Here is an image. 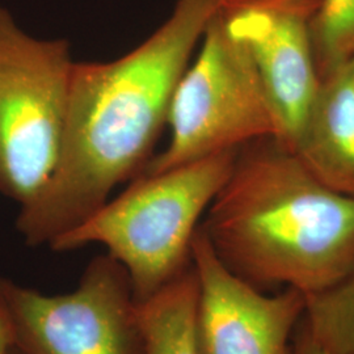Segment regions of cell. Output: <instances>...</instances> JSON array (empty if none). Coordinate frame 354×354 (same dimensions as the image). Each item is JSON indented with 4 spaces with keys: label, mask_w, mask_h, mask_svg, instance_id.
Here are the masks:
<instances>
[{
    "label": "cell",
    "mask_w": 354,
    "mask_h": 354,
    "mask_svg": "<svg viewBox=\"0 0 354 354\" xmlns=\"http://www.w3.org/2000/svg\"><path fill=\"white\" fill-rule=\"evenodd\" d=\"M222 0H177L136 49L111 62H76L64 134L50 180L20 207L16 230L29 247L50 245L140 175L168 122L177 83Z\"/></svg>",
    "instance_id": "6da1fadb"
},
{
    "label": "cell",
    "mask_w": 354,
    "mask_h": 354,
    "mask_svg": "<svg viewBox=\"0 0 354 354\" xmlns=\"http://www.w3.org/2000/svg\"><path fill=\"white\" fill-rule=\"evenodd\" d=\"M13 349L15 344L11 322L7 313V307L0 294V354H12Z\"/></svg>",
    "instance_id": "5bb4252c"
},
{
    "label": "cell",
    "mask_w": 354,
    "mask_h": 354,
    "mask_svg": "<svg viewBox=\"0 0 354 354\" xmlns=\"http://www.w3.org/2000/svg\"><path fill=\"white\" fill-rule=\"evenodd\" d=\"M12 354H20V353H19V352H17V351H16V349H13Z\"/></svg>",
    "instance_id": "9a60e30c"
},
{
    "label": "cell",
    "mask_w": 354,
    "mask_h": 354,
    "mask_svg": "<svg viewBox=\"0 0 354 354\" xmlns=\"http://www.w3.org/2000/svg\"><path fill=\"white\" fill-rule=\"evenodd\" d=\"M238 150L140 175L117 198L51 243L55 252L100 244L127 270L137 304L192 263V241L227 180Z\"/></svg>",
    "instance_id": "3957f363"
},
{
    "label": "cell",
    "mask_w": 354,
    "mask_h": 354,
    "mask_svg": "<svg viewBox=\"0 0 354 354\" xmlns=\"http://www.w3.org/2000/svg\"><path fill=\"white\" fill-rule=\"evenodd\" d=\"M171 137L140 175H156L264 138L281 140V127L247 48L232 37L219 11L200 51L177 83L168 113Z\"/></svg>",
    "instance_id": "277c9868"
},
{
    "label": "cell",
    "mask_w": 354,
    "mask_h": 354,
    "mask_svg": "<svg viewBox=\"0 0 354 354\" xmlns=\"http://www.w3.org/2000/svg\"><path fill=\"white\" fill-rule=\"evenodd\" d=\"M319 77L349 62L354 53V0H322L313 23Z\"/></svg>",
    "instance_id": "7c38bea8"
},
{
    "label": "cell",
    "mask_w": 354,
    "mask_h": 354,
    "mask_svg": "<svg viewBox=\"0 0 354 354\" xmlns=\"http://www.w3.org/2000/svg\"><path fill=\"white\" fill-rule=\"evenodd\" d=\"M304 327L327 354H354V268L323 290L304 294Z\"/></svg>",
    "instance_id": "8fae6325"
},
{
    "label": "cell",
    "mask_w": 354,
    "mask_h": 354,
    "mask_svg": "<svg viewBox=\"0 0 354 354\" xmlns=\"http://www.w3.org/2000/svg\"><path fill=\"white\" fill-rule=\"evenodd\" d=\"M74 64L67 39L30 36L0 4V193L20 207L55 169Z\"/></svg>",
    "instance_id": "5b68a950"
},
{
    "label": "cell",
    "mask_w": 354,
    "mask_h": 354,
    "mask_svg": "<svg viewBox=\"0 0 354 354\" xmlns=\"http://www.w3.org/2000/svg\"><path fill=\"white\" fill-rule=\"evenodd\" d=\"M200 286L190 263L178 276L137 304L142 354H203L198 332Z\"/></svg>",
    "instance_id": "30bf717a"
},
{
    "label": "cell",
    "mask_w": 354,
    "mask_h": 354,
    "mask_svg": "<svg viewBox=\"0 0 354 354\" xmlns=\"http://www.w3.org/2000/svg\"><path fill=\"white\" fill-rule=\"evenodd\" d=\"M291 354H327L317 342H314V339L311 337V335L308 333V330L306 329L304 323L301 322L299 327L297 328V332L294 335V340H292V346H291Z\"/></svg>",
    "instance_id": "4fadbf2b"
},
{
    "label": "cell",
    "mask_w": 354,
    "mask_h": 354,
    "mask_svg": "<svg viewBox=\"0 0 354 354\" xmlns=\"http://www.w3.org/2000/svg\"><path fill=\"white\" fill-rule=\"evenodd\" d=\"M291 152L326 185L354 198V62L320 77Z\"/></svg>",
    "instance_id": "9c48e42d"
},
{
    "label": "cell",
    "mask_w": 354,
    "mask_h": 354,
    "mask_svg": "<svg viewBox=\"0 0 354 354\" xmlns=\"http://www.w3.org/2000/svg\"><path fill=\"white\" fill-rule=\"evenodd\" d=\"M0 294L20 354H142L127 270L108 253L70 292L46 295L0 276Z\"/></svg>",
    "instance_id": "8992f818"
},
{
    "label": "cell",
    "mask_w": 354,
    "mask_h": 354,
    "mask_svg": "<svg viewBox=\"0 0 354 354\" xmlns=\"http://www.w3.org/2000/svg\"><path fill=\"white\" fill-rule=\"evenodd\" d=\"M198 286L197 332L203 354H291L304 314L295 289L257 290L223 266L198 226L192 241Z\"/></svg>",
    "instance_id": "ba28073f"
},
{
    "label": "cell",
    "mask_w": 354,
    "mask_h": 354,
    "mask_svg": "<svg viewBox=\"0 0 354 354\" xmlns=\"http://www.w3.org/2000/svg\"><path fill=\"white\" fill-rule=\"evenodd\" d=\"M352 61L354 62V53H353V57H352Z\"/></svg>",
    "instance_id": "2e32d148"
},
{
    "label": "cell",
    "mask_w": 354,
    "mask_h": 354,
    "mask_svg": "<svg viewBox=\"0 0 354 354\" xmlns=\"http://www.w3.org/2000/svg\"><path fill=\"white\" fill-rule=\"evenodd\" d=\"M201 228L257 290H323L354 268V198L329 189L276 138L238 149Z\"/></svg>",
    "instance_id": "7a4b0ae2"
},
{
    "label": "cell",
    "mask_w": 354,
    "mask_h": 354,
    "mask_svg": "<svg viewBox=\"0 0 354 354\" xmlns=\"http://www.w3.org/2000/svg\"><path fill=\"white\" fill-rule=\"evenodd\" d=\"M322 0H222L232 37L250 51L281 127L291 146L320 82L313 23Z\"/></svg>",
    "instance_id": "52a82bcc"
}]
</instances>
